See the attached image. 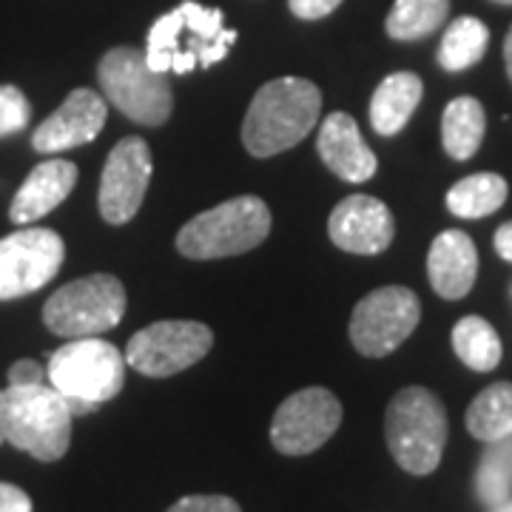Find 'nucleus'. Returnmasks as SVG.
Listing matches in <instances>:
<instances>
[{
	"label": "nucleus",
	"mask_w": 512,
	"mask_h": 512,
	"mask_svg": "<svg viewBox=\"0 0 512 512\" xmlns=\"http://www.w3.org/2000/svg\"><path fill=\"white\" fill-rule=\"evenodd\" d=\"M126 316V288L117 276L89 274L57 288L43 305V325L63 339L103 336Z\"/></svg>",
	"instance_id": "nucleus-8"
},
{
	"label": "nucleus",
	"mask_w": 512,
	"mask_h": 512,
	"mask_svg": "<svg viewBox=\"0 0 512 512\" xmlns=\"http://www.w3.org/2000/svg\"><path fill=\"white\" fill-rule=\"evenodd\" d=\"M151 148L143 137H126L111 148L100 177L97 205L109 225H126L137 217L151 183Z\"/></svg>",
	"instance_id": "nucleus-13"
},
{
	"label": "nucleus",
	"mask_w": 512,
	"mask_h": 512,
	"mask_svg": "<svg viewBox=\"0 0 512 512\" xmlns=\"http://www.w3.org/2000/svg\"><path fill=\"white\" fill-rule=\"evenodd\" d=\"M450 15V0H396L384 29L393 40H421L439 32Z\"/></svg>",
	"instance_id": "nucleus-24"
},
{
	"label": "nucleus",
	"mask_w": 512,
	"mask_h": 512,
	"mask_svg": "<svg viewBox=\"0 0 512 512\" xmlns=\"http://www.w3.org/2000/svg\"><path fill=\"white\" fill-rule=\"evenodd\" d=\"M74 413L52 384H23L0 390V430L6 444L37 461H60L72 444Z\"/></svg>",
	"instance_id": "nucleus-3"
},
{
	"label": "nucleus",
	"mask_w": 512,
	"mask_h": 512,
	"mask_svg": "<svg viewBox=\"0 0 512 512\" xmlns=\"http://www.w3.org/2000/svg\"><path fill=\"white\" fill-rule=\"evenodd\" d=\"M66 245L52 228L23 225L0 239V302L20 299L49 285L63 268Z\"/></svg>",
	"instance_id": "nucleus-11"
},
{
	"label": "nucleus",
	"mask_w": 512,
	"mask_h": 512,
	"mask_svg": "<svg viewBox=\"0 0 512 512\" xmlns=\"http://www.w3.org/2000/svg\"><path fill=\"white\" fill-rule=\"evenodd\" d=\"M421 319V302L404 285H384L367 293L350 316V342L367 359L390 356L402 348Z\"/></svg>",
	"instance_id": "nucleus-10"
},
{
	"label": "nucleus",
	"mask_w": 512,
	"mask_h": 512,
	"mask_svg": "<svg viewBox=\"0 0 512 512\" xmlns=\"http://www.w3.org/2000/svg\"><path fill=\"white\" fill-rule=\"evenodd\" d=\"M214 348V333L202 322L165 319L137 330L126 345V362L131 370L165 379L194 367Z\"/></svg>",
	"instance_id": "nucleus-9"
},
{
	"label": "nucleus",
	"mask_w": 512,
	"mask_h": 512,
	"mask_svg": "<svg viewBox=\"0 0 512 512\" xmlns=\"http://www.w3.org/2000/svg\"><path fill=\"white\" fill-rule=\"evenodd\" d=\"M77 185V165L69 160H46L32 168L9 205V220L15 225H35L49 211H55Z\"/></svg>",
	"instance_id": "nucleus-18"
},
{
	"label": "nucleus",
	"mask_w": 512,
	"mask_h": 512,
	"mask_svg": "<svg viewBox=\"0 0 512 512\" xmlns=\"http://www.w3.org/2000/svg\"><path fill=\"white\" fill-rule=\"evenodd\" d=\"M271 234V211L259 197H234L185 222L177 251L188 259H225L262 245Z\"/></svg>",
	"instance_id": "nucleus-5"
},
{
	"label": "nucleus",
	"mask_w": 512,
	"mask_h": 512,
	"mask_svg": "<svg viewBox=\"0 0 512 512\" xmlns=\"http://www.w3.org/2000/svg\"><path fill=\"white\" fill-rule=\"evenodd\" d=\"M495 512H512V501H504V504H498Z\"/></svg>",
	"instance_id": "nucleus-34"
},
{
	"label": "nucleus",
	"mask_w": 512,
	"mask_h": 512,
	"mask_svg": "<svg viewBox=\"0 0 512 512\" xmlns=\"http://www.w3.org/2000/svg\"><path fill=\"white\" fill-rule=\"evenodd\" d=\"M342 404L325 387H305L276 407L271 441L282 456H308L339 430Z\"/></svg>",
	"instance_id": "nucleus-12"
},
{
	"label": "nucleus",
	"mask_w": 512,
	"mask_h": 512,
	"mask_svg": "<svg viewBox=\"0 0 512 512\" xmlns=\"http://www.w3.org/2000/svg\"><path fill=\"white\" fill-rule=\"evenodd\" d=\"M339 3H342V0H288L291 12L299 20L328 18L330 12H336V9H339Z\"/></svg>",
	"instance_id": "nucleus-30"
},
{
	"label": "nucleus",
	"mask_w": 512,
	"mask_h": 512,
	"mask_svg": "<svg viewBox=\"0 0 512 512\" xmlns=\"http://www.w3.org/2000/svg\"><path fill=\"white\" fill-rule=\"evenodd\" d=\"M220 9L185 0L177 9L165 12L148 29L146 60L151 69L163 74H188L194 69H211L231 52L237 40L234 29L222 26Z\"/></svg>",
	"instance_id": "nucleus-1"
},
{
	"label": "nucleus",
	"mask_w": 512,
	"mask_h": 512,
	"mask_svg": "<svg viewBox=\"0 0 512 512\" xmlns=\"http://www.w3.org/2000/svg\"><path fill=\"white\" fill-rule=\"evenodd\" d=\"M484 131H487V114L476 97H456L447 103L441 117V143L453 160L464 163L476 157Z\"/></svg>",
	"instance_id": "nucleus-20"
},
{
	"label": "nucleus",
	"mask_w": 512,
	"mask_h": 512,
	"mask_svg": "<svg viewBox=\"0 0 512 512\" xmlns=\"http://www.w3.org/2000/svg\"><path fill=\"white\" fill-rule=\"evenodd\" d=\"M504 66H507V74H510L512 83V26L510 32H507V40H504Z\"/></svg>",
	"instance_id": "nucleus-33"
},
{
	"label": "nucleus",
	"mask_w": 512,
	"mask_h": 512,
	"mask_svg": "<svg viewBox=\"0 0 512 512\" xmlns=\"http://www.w3.org/2000/svg\"><path fill=\"white\" fill-rule=\"evenodd\" d=\"M478 498L487 507H498L510 498L512 490V436L490 441L476 473Z\"/></svg>",
	"instance_id": "nucleus-26"
},
{
	"label": "nucleus",
	"mask_w": 512,
	"mask_h": 512,
	"mask_svg": "<svg viewBox=\"0 0 512 512\" xmlns=\"http://www.w3.org/2000/svg\"><path fill=\"white\" fill-rule=\"evenodd\" d=\"M427 276L441 299H464L478 276L476 242L464 231H441L427 254Z\"/></svg>",
	"instance_id": "nucleus-17"
},
{
	"label": "nucleus",
	"mask_w": 512,
	"mask_h": 512,
	"mask_svg": "<svg viewBox=\"0 0 512 512\" xmlns=\"http://www.w3.org/2000/svg\"><path fill=\"white\" fill-rule=\"evenodd\" d=\"M487 46H490V29L481 20L470 15L456 18L441 37L439 66L450 74L467 72L487 55Z\"/></svg>",
	"instance_id": "nucleus-23"
},
{
	"label": "nucleus",
	"mask_w": 512,
	"mask_h": 512,
	"mask_svg": "<svg viewBox=\"0 0 512 512\" xmlns=\"http://www.w3.org/2000/svg\"><path fill=\"white\" fill-rule=\"evenodd\" d=\"M0 444H6V436H3V430H0Z\"/></svg>",
	"instance_id": "nucleus-36"
},
{
	"label": "nucleus",
	"mask_w": 512,
	"mask_h": 512,
	"mask_svg": "<svg viewBox=\"0 0 512 512\" xmlns=\"http://www.w3.org/2000/svg\"><path fill=\"white\" fill-rule=\"evenodd\" d=\"M467 430L484 444L512 436V384L495 382L478 393L467 407Z\"/></svg>",
	"instance_id": "nucleus-22"
},
{
	"label": "nucleus",
	"mask_w": 512,
	"mask_h": 512,
	"mask_svg": "<svg viewBox=\"0 0 512 512\" xmlns=\"http://www.w3.org/2000/svg\"><path fill=\"white\" fill-rule=\"evenodd\" d=\"M322 111V92L305 77H276L254 94L242 143L254 157H274L302 143L316 126Z\"/></svg>",
	"instance_id": "nucleus-2"
},
{
	"label": "nucleus",
	"mask_w": 512,
	"mask_h": 512,
	"mask_svg": "<svg viewBox=\"0 0 512 512\" xmlns=\"http://www.w3.org/2000/svg\"><path fill=\"white\" fill-rule=\"evenodd\" d=\"M316 148H319L322 163L345 183H367L379 168V160L365 143L356 120L345 111L330 114L322 123Z\"/></svg>",
	"instance_id": "nucleus-16"
},
{
	"label": "nucleus",
	"mask_w": 512,
	"mask_h": 512,
	"mask_svg": "<svg viewBox=\"0 0 512 512\" xmlns=\"http://www.w3.org/2000/svg\"><path fill=\"white\" fill-rule=\"evenodd\" d=\"M495 251H498V256L501 259H507V262H512V222H504L498 231H495V239H493Z\"/></svg>",
	"instance_id": "nucleus-32"
},
{
	"label": "nucleus",
	"mask_w": 512,
	"mask_h": 512,
	"mask_svg": "<svg viewBox=\"0 0 512 512\" xmlns=\"http://www.w3.org/2000/svg\"><path fill=\"white\" fill-rule=\"evenodd\" d=\"M507 194H510V188L501 174L481 171V174L458 180L447 191V208L458 220H481V217L495 214L507 202Z\"/></svg>",
	"instance_id": "nucleus-21"
},
{
	"label": "nucleus",
	"mask_w": 512,
	"mask_h": 512,
	"mask_svg": "<svg viewBox=\"0 0 512 512\" xmlns=\"http://www.w3.org/2000/svg\"><path fill=\"white\" fill-rule=\"evenodd\" d=\"M32 498L15 484L0 481V512H32Z\"/></svg>",
	"instance_id": "nucleus-31"
},
{
	"label": "nucleus",
	"mask_w": 512,
	"mask_h": 512,
	"mask_svg": "<svg viewBox=\"0 0 512 512\" xmlns=\"http://www.w3.org/2000/svg\"><path fill=\"white\" fill-rule=\"evenodd\" d=\"M6 382L12 387H23V384H43L46 382V367L35 362V359H18L15 365L9 367Z\"/></svg>",
	"instance_id": "nucleus-29"
},
{
	"label": "nucleus",
	"mask_w": 512,
	"mask_h": 512,
	"mask_svg": "<svg viewBox=\"0 0 512 512\" xmlns=\"http://www.w3.org/2000/svg\"><path fill=\"white\" fill-rule=\"evenodd\" d=\"M103 97L140 126H163L174 111V92L163 72L151 69L146 52L114 46L97 66Z\"/></svg>",
	"instance_id": "nucleus-6"
},
{
	"label": "nucleus",
	"mask_w": 512,
	"mask_h": 512,
	"mask_svg": "<svg viewBox=\"0 0 512 512\" xmlns=\"http://www.w3.org/2000/svg\"><path fill=\"white\" fill-rule=\"evenodd\" d=\"M32 120L29 97L20 92L18 86L0 83V137H12Z\"/></svg>",
	"instance_id": "nucleus-27"
},
{
	"label": "nucleus",
	"mask_w": 512,
	"mask_h": 512,
	"mask_svg": "<svg viewBox=\"0 0 512 512\" xmlns=\"http://www.w3.org/2000/svg\"><path fill=\"white\" fill-rule=\"evenodd\" d=\"M165 512H242L228 495H185Z\"/></svg>",
	"instance_id": "nucleus-28"
},
{
	"label": "nucleus",
	"mask_w": 512,
	"mask_h": 512,
	"mask_svg": "<svg viewBox=\"0 0 512 512\" xmlns=\"http://www.w3.org/2000/svg\"><path fill=\"white\" fill-rule=\"evenodd\" d=\"M384 439L390 456L410 476H430L447 444V410L427 387H404L384 413Z\"/></svg>",
	"instance_id": "nucleus-4"
},
{
	"label": "nucleus",
	"mask_w": 512,
	"mask_h": 512,
	"mask_svg": "<svg viewBox=\"0 0 512 512\" xmlns=\"http://www.w3.org/2000/svg\"><path fill=\"white\" fill-rule=\"evenodd\" d=\"M46 379L66 396V402L97 407L123 390L126 356L100 336L72 339L49 356Z\"/></svg>",
	"instance_id": "nucleus-7"
},
{
	"label": "nucleus",
	"mask_w": 512,
	"mask_h": 512,
	"mask_svg": "<svg viewBox=\"0 0 512 512\" xmlns=\"http://www.w3.org/2000/svg\"><path fill=\"white\" fill-rule=\"evenodd\" d=\"M453 350L456 356L476 373H490L498 367L504 348L495 328L481 316H464L453 328Z\"/></svg>",
	"instance_id": "nucleus-25"
},
{
	"label": "nucleus",
	"mask_w": 512,
	"mask_h": 512,
	"mask_svg": "<svg viewBox=\"0 0 512 512\" xmlns=\"http://www.w3.org/2000/svg\"><path fill=\"white\" fill-rule=\"evenodd\" d=\"M328 234L333 245L348 254L373 256L390 248L396 237V220L382 200L350 194L330 211Z\"/></svg>",
	"instance_id": "nucleus-14"
},
{
	"label": "nucleus",
	"mask_w": 512,
	"mask_h": 512,
	"mask_svg": "<svg viewBox=\"0 0 512 512\" xmlns=\"http://www.w3.org/2000/svg\"><path fill=\"white\" fill-rule=\"evenodd\" d=\"M421 97H424V83L419 74H387L370 100V126L382 137H396L410 123L413 111L419 109Z\"/></svg>",
	"instance_id": "nucleus-19"
},
{
	"label": "nucleus",
	"mask_w": 512,
	"mask_h": 512,
	"mask_svg": "<svg viewBox=\"0 0 512 512\" xmlns=\"http://www.w3.org/2000/svg\"><path fill=\"white\" fill-rule=\"evenodd\" d=\"M493 3H501V6H512V0H493Z\"/></svg>",
	"instance_id": "nucleus-35"
},
{
	"label": "nucleus",
	"mask_w": 512,
	"mask_h": 512,
	"mask_svg": "<svg viewBox=\"0 0 512 512\" xmlns=\"http://www.w3.org/2000/svg\"><path fill=\"white\" fill-rule=\"evenodd\" d=\"M106 97L94 89H74L63 106L52 111L32 134V148L37 154H60L69 148L86 146L106 128Z\"/></svg>",
	"instance_id": "nucleus-15"
}]
</instances>
